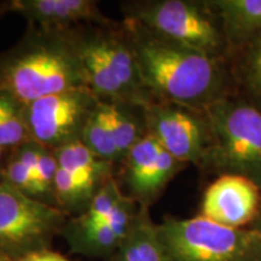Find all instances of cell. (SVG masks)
Wrapping results in <instances>:
<instances>
[{"instance_id":"obj_12","label":"cell","mask_w":261,"mask_h":261,"mask_svg":"<svg viewBox=\"0 0 261 261\" xmlns=\"http://www.w3.org/2000/svg\"><path fill=\"white\" fill-rule=\"evenodd\" d=\"M138 208L139 204L127 196L112 217L103 223L81 224L69 218L61 236L71 254L108 260L126 237Z\"/></svg>"},{"instance_id":"obj_21","label":"cell","mask_w":261,"mask_h":261,"mask_svg":"<svg viewBox=\"0 0 261 261\" xmlns=\"http://www.w3.org/2000/svg\"><path fill=\"white\" fill-rule=\"evenodd\" d=\"M127 197L116 177L110 178L103 184L93 197L89 208L81 215L73 217L81 224L103 223L112 217L114 212Z\"/></svg>"},{"instance_id":"obj_10","label":"cell","mask_w":261,"mask_h":261,"mask_svg":"<svg viewBox=\"0 0 261 261\" xmlns=\"http://www.w3.org/2000/svg\"><path fill=\"white\" fill-rule=\"evenodd\" d=\"M185 167L187 163L173 158L148 133L120 161L116 179L126 196L150 208Z\"/></svg>"},{"instance_id":"obj_8","label":"cell","mask_w":261,"mask_h":261,"mask_svg":"<svg viewBox=\"0 0 261 261\" xmlns=\"http://www.w3.org/2000/svg\"><path fill=\"white\" fill-rule=\"evenodd\" d=\"M98 98L89 89H75L39 98L25 106L31 139L58 150L80 142Z\"/></svg>"},{"instance_id":"obj_7","label":"cell","mask_w":261,"mask_h":261,"mask_svg":"<svg viewBox=\"0 0 261 261\" xmlns=\"http://www.w3.org/2000/svg\"><path fill=\"white\" fill-rule=\"evenodd\" d=\"M67 214L0 182V261H19L29 254L51 249L61 236Z\"/></svg>"},{"instance_id":"obj_11","label":"cell","mask_w":261,"mask_h":261,"mask_svg":"<svg viewBox=\"0 0 261 261\" xmlns=\"http://www.w3.org/2000/svg\"><path fill=\"white\" fill-rule=\"evenodd\" d=\"M260 200L255 182L240 175H219L204 191L200 215L224 226L246 228L255 219Z\"/></svg>"},{"instance_id":"obj_13","label":"cell","mask_w":261,"mask_h":261,"mask_svg":"<svg viewBox=\"0 0 261 261\" xmlns=\"http://www.w3.org/2000/svg\"><path fill=\"white\" fill-rule=\"evenodd\" d=\"M6 11L27 19L28 25L48 31H65L84 24L115 25L93 0H12L4 3Z\"/></svg>"},{"instance_id":"obj_22","label":"cell","mask_w":261,"mask_h":261,"mask_svg":"<svg viewBox=\"0 0 261 261\" xmlns=\"http://www.w3.org/2000/svg\"><path fill=\"white\" fill-rule=\"evenodd\" d=\"M4 180L18 191L37 200L34 177L14 151H9L4 168Z\"/></svg>"},{"instance_id":"obj_2","label":"cell","mask_w":261,"mask_h":261,"mask_svg":"<svg viewBox=\"0 0 261 261\" xmlns=\"http://www.w3.org/2000/svg\"><path fill=\"white\" fill-rule=\"evenodd\" d=\"M87 89L84 71L67 29L28 25L17 44L0 54V90L24 106L39 98Z\"/></svg>"},{"instance_id":"obj_17","label":"cell","mask_w":261,"mask_h":261,"mask_svg":"<svg viewBox=\"0 0 261 261\" xmlns=\"http://www.w3.org/2000/svg\"><path fill=\"white\" fill-rule=\"evenodd\" d=\"M107 102L114 138L122 160L133 145L148 135L144 107L132 103Z\"/></svg>"},{"instance_id":"obj_5","label":"cell","mask_w":261,"mask_h":261,"mask_svg":"<svg viewBox=\"0 0 261 261\" xmlns=\"http://www.w3.org/2000/svg\"><path fill=\"white\" fill-rule=\"evenodd\" d=\"M158 228L166 261H261V236L248 227H227L197 215L166 217Z\"/></svg>"},{"instance_id":"obj_20","label":"cell","mask_w":261,"mask_h":261,"mask_svg":"<svg viewBox=\"0 0 261 261\" xmlns=\"http://www.w3.org/2000/svg\"><path fill=\"white\" fill-rule=\"evenodd\" d=\"M29 140L25 106L11 93L0 90V146L11 151Z\"/></svg>"},{"instance_id":"obj_16","label":"cell","mask_w":261,"mask_h":261,"mask_svg":"<svg viewBox=\"0 0 261 261\" xmlns=\"http://www.w3.org/2000/svg\"><path fill=\"white\" fill-rule=\"evenodd\" d=\"M237 93L261 113V34L228 55Z\"/></svg>"},{"instance_id":"obj_4","label":"cell","mask_w":261,"mask_h":261,"mask_svg":"<svg viewBox=\"0 0 261 261\" xmlns=\"http://www.w3.org/2000/svg\"><path fill=\"white\" fill-rule=\"evenodd\" d=\"M212 146L200 169L208 174H232L261 189V113L238 93L205 110Z\"/></svg>"},{"instance_id":"obj_23","label":"cell","mask_w":261,"mask_h":261,"mask_svg":"<svg viewBox=\"0 0 261 261\" xmlns=\"http://www.w3.org/2000/svg\"><path fill=\"white\" fill-rule=\"evenodd\" d=\"M19 261H70L62 254L55 252L52 249H45L40 252H35L24 256Z\"/></svg>"},{"instance_id":"obj_3","label":"cell","mask_w":261,"mask_h":261,"mask_svg":"<svg viewBox=\"0 0 261 261\" xmlns=\"http://www.w3.org/2000/svg\"><path fill=\"white\" fill-rule=\"evenodd\" d=\"M83 68L86 86L98 99L145 107L155 102L140 79L122 22L67 29Z\"/></svg>"},{"instance_id":"obj_24","label":"cell","mask_w":261,"mask_h":261,"mask_svg":"<svg viewBox=\"0 0 261 261\" xmlns=\"http://www.w3.org/2000/svg\"><path fill=\"white\" fill-rule=\"evenodd\" d=\"M8 155H9L8 150L3 149L2 146H0V182L4 181V168H5L6 160H8Z\"/></svg>"},{"instance_id":"obj_15","label":"cell","mask_w":261,"mask_h":261,"mask_svg":"<svg viewBox=\"0 0 261 261\" xmlns=\"http://www.w3.org/2000/svg\"><path fill=\"white\" fill-rule=\"evenodd\" d=\"M107 261H166L158 224L151 219L150 208L139 205L126 237Z\"/></svg>"},{"instance_id":"obj_19","label":"cell","mask_w":261,"mask_h":261,"mask_svg":"<svg viewBox=\"0 0 261 261\" xmlns=\"http://www.w3.org/2000/svg\"><path fill=\"white\" fill-rule=\"evenodd\" d=\"M57 155L58 166L74 174L83 175L100 182L116 177L117 166L98 158L81 142L62 146L55 150Z\"/></svg>"},{"instance_id":"obj_18","label":"cell","mask_w":261,"mask_h":261,"mask_svg":"<svg viewBox=\"0 0 261 261\" xmlns=\"http://www.w3.org/2000/svg\"><path fill=\"white\" fill-rule=\"evenodd\" d=\"M80 142L98 158L119 166L121 156L114 138L107 100L98 99L97 106L85 126Z\"/></svg>"},{"instance_id":"obj_14","label":"cell","mask_w":261,"mask_h":261,"mask_svg":"<svg viewBox=\"0 0 261 261\" xmlns=\"http://www.w3.org/2000/svg\"><path fill=\"white\" fill-rule=\"evenodd\" d=\"M208 4L219 19L228 55L261 34V0H208Z\"/></svg>"},{"instance_id":"obj_25","label":"cell","mask_w":261,"mask_h":261,"mask_svg":"<svg viewBox=\"0 0 261 261\" xmlns=\"http://www.w3.org/2000/svg\"><path fill=\"white\" fill-rule=\"evenodd\" d=\"M248 228L253 230L254 232L259 233L261 236V200H260V205H259V211H257V214L255 217V219L253 220V223L248 226Z\"/></svg>"},{"instance_id":"obj_9","label":"cell","mask_w":261,"mask_h":261,"mask_svg":"<svg viewBox=\"0 0 261 261\" xmlns=\"http://www.w3.org/2000/svg\"><path fill=\"white\" fill-rule=\"evenodd\" d=\"M148 133L173 158L198 168L212 146V130L203 112L173 103L155 102L144 107Z\"/></svg>"},{"instance_id":"obj_26","label":"cell","mask_w":261,"mask_h":261,"mask_svg":"<svg viewBox=\"0 0 261 261\" xmlns=\"http://www.w3.org/2000/svg\"><path fill=\"white\" fill-rule=\"evenodd\" d=\"M6 9H5V4H3V5H0V16H3V15H5L6 14Z\"/></svg>"},{"instance_id":"obj_1","label":"cell","mask_w":261,"mask_h":261,"mask_svg":"<svg viewBox=\"0 0 261 261\" xmlns=\"http://www.w3.org/2000/svg\"><path fill=\"white\" fill-rule=\"evenodd\" d=\"M121 22L140 79L154 100L204 113L237 93L227 60L169 41L135 19Z\"/></svg>"},{"instance_id":"obj_6","label":"cell","mask_w":261,"mask_h":261,"mask_svg":"<svg viewBox=\"0 0 261 261\" xmlns=\"http://www.w3.org/2000/svg\"><path fill=\"white\" fill-rule=\"evenodd\" d=\"M122 9L123 17L135 19L160 37L227 60L223 29L208 0H143L125 3Z\"/></svg>"}]
</instances>
